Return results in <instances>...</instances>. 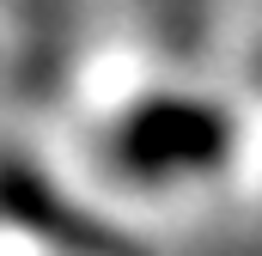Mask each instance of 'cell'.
I'll use <instances>...</instances> for the list:
<instances>
[{"label":"cell","mask_w":262,"mask_h":256,"mask_svg":"<svg viewBox=\"0 0 262 256\" xmlns=\"http://www.w3.org/2000/svg\"><path fill=\"white\" fill-rule=\"evenodd\" d=\"M213 140H220V128L213 116H201V110H165V116H146V122H134L128 134V159L134 165H159V153H171L177 165H195L201 153H213Z\"/></svg>","instance_id":"cell-1"}]
</instances>
